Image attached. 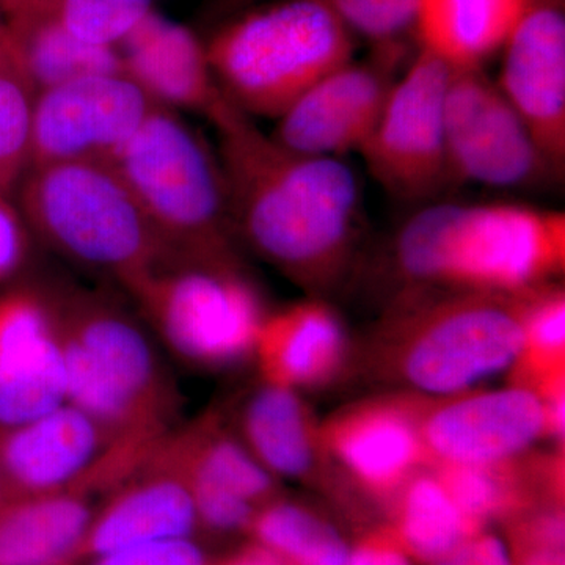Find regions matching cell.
<instances>
[{
    "instance_id": "obj_1",
    "label": "cell",
    "mask_w": 565,
    "mask_h": 565,
    "mask_svg": "<svg viewBox=\"0 0 565 565\" xmlns=\"http://www.w3.org/2000/svg\"><path fill=\"white\" fill-rule=\"evenodd\" d=\"M215 129L234 232L308 296L332 291L363 232L355 172L343 159L286 150L241 110Z\"/></svg>"
},
{
    "instance_id": "obj_2",
    "label": "cell",
    "mask_w": 565,
    "mask_h": 565,
    "mask_svg": "<svg viewBox=\"0 0 565 565\" xmlns=\"http://www.w3.org/2000/svg\"><path fill=\"white\" fill-rule=\"evenodd\" d=\"M394 256L423 288L516 294L565 267V214L522 204H430L397 234Z\"/></svg>"
},
{
    "instance_id": "obj_3",
    "label": "cell",
    "mask_w": 565,
    "mask_h": 565,
    "mask_svg": "<svg viewBox=\"0 0 565 565\" xmlns=\"http://www.w3.org/2000/svg\"><path fill=\"white\" fill-rule=\"evenodd\" d=\"M50 308L68 403L120 441L152 444L169 434L180 397L129 315L88 294L61 297Z\"/></svg>"
},
{
    "instance_id": "obj_4",
    "label": "cell",
    "mask_w": 565,
    "mask_h": 565,
    "mask_svg": "<svg viewBox=\"0 0 565 565\" xmlns=\"http://www.w3.org/2000/svg\"><path fill=\"white\" fill-rule=\"evenodd\" d=\"M440 289L407 294L379 333L382 366L426 397L468 392L511 371L523 348L519 294Z\"/></svg>"
},
{
    "instance_id": "obj_5",
    "label": "cell",
    "mask_w": 565,
    "mask_h": 565,
    "mask_svg": "<svg viewBox=\"0 0 565 565\" xmlns=\"http://www.w3.org/2000/svg\"><path fill=\"white\" fill-rule=\"evenodd\" d=\"M206 54L237 109L278 120L319 81L353 61L355 33L318 0H280L223 28Z\"/></svg>"
},
{
    "instance_id": "obj_6",
    "label": "cell",
    "mask_w": 565,
    "mask_h": 565,
    "mask_svg": "<svg viewBox=\"0 0 565 565\" xmlns=\"http://www.w3.org/2000/svg\"><path fill=\"white\" fill-rule=\"evenodd\" d=\"M125 288L159 337L184 362L218 370L253 355L267 318L236 252L166 247Z\"/></svg>"
},
{
    "instance_id": "obj_7",
    "label": "cell",
    "mask_w": 565,
    "mask_h": 565,
    "mask_svg": "<svg viewBox=\"0 0 565 565\" xmlns=\"http://www.w3.org/2000/svg\"><path fill=\"white\" fill-rule=\"evenodd\" d=\"M109 163L166 247L234 250L221 161L169 107L158 104Z\"/></svg>"
},
{
    "instance_id": "obj_8",
    "label": "cell",
    "mask_w": 565,
    "mask_h": 565,
    "mask_svg": "<svg viewBox=\"0 0 565 565\" xmlns=\"http://www.w3.org/2000/svg\"><path fill=\"white\" fill-rule=\"evenodd\" d=\"M22 206L33 228L74 262L114 275L121 285L166 250L120 174L106 162L32 169Z\"/></svg>"
},
{
    "instance_id": "obj_9",
    "label": "cell",
    "mask_w": 565,
    "mask_h": 565,
    "mask_svg": "<svg viewBox=\"0 0 565 565\" xmlns=\"http://www.w3.org/2000/svg\"><path fill=\"white\" fill-rule=\"evenodd\" d=\"M137 445L147 444L117 440L70 403L32 422L0 427V471L9 500L68 490L107 494L136 465Z\"/></svg>"
},
{
    "instance_id": "obj_10",
    "label": "cell",
    "mask_w": 565,
    "mask_h": 565,
    "mask_svg": "<svg viewBox=\"0 0 565 565\" xmlns=\"http://www.w3.org/2000/svg\"><path fill=\"white\" fill-rule=\"evenodd\" d=\"M449 74L446 63L419 50L394 82L373 134L359 151L374 180L396 199H430L449 181L444 118Z\"/></svg>"
},
{
    "instance_id": "obj_11",
    "label": "cell",
    "mask_w": 565,
    "mask_h": 565,
    "mask_svg": "<svg viewBox=\"0 0 565 565\" xmlns=\"http://www.w3.org/2000/svg\"><path fill=\"white\" fill-rule=\"evenodd\" d=\"M444 118L449 180L512 189L556 178L526 122L484 70H451Z\"/></svg>"
},
{
    "instance_id": "obj_12",
    "label": "cell",
    "mask_w": 565,
    "mask_h": 565,
    "mask_svg": "<svg viewBox=\"0 0 565 565\" xmlns=\"http://www.w3.org/2000/svg\"><path fill=\"white\" fill-rule=\"evenodd\" d=\"M158 104L126 73L93 74L47 88L33 106L29 166L109 163Z\"/></svg>"
},
{
    "instance_id": "obj_13",
    "label": "cell",
    "mask_w": 565,
    "mask_h": 565,
    "mask_svg": "<svg viewBox=\"0 0 565 565\" xmlns=\"http://www.w3.org/2000/svg\"><path fill=\"white\" fill-rule=\"evenodd\" d=\"M418 419L430 465L504 462L546 437L541 397L514 384L441 397L418 394Z\"/></svg>"
},
{
    "instance_id": "obj_14",
    "label": "cell",
    "mask_w": 565,
    "mask_h": 565,
    "mask_svg": "<svg viewBox=\"0 0 565 565\" xmlns=\"http://www.w3.org/2000/svg\"><path fill=\"white\" fill-rule=\"evenodd\" d=\"M321 434L341 479L386 505L430 465L419 433L418 394L345 405L321 422Z\"/></svg>"
},
{
    "instance_id": "obj_15",
    "label": "cell",
    "mask_w": 565,
    "mask_h": 565,
    "mask_svg": "<svg viewBox=\"0 0 565 565\" xmlns=\"http://www.w3.org/2000/svg\"><path fill=\"white\" fill-rule=\"evenodd\" d=\"M501 51L498 87L526 122L559 180L565 167L564 0H526Z\"/></svg>"
},
{
    "instance_id": "obj_16",
    "label": "cell",
    "mask_w": 565,
    "mask_h": 565,
    "mask_svg": "<svg viewBox=\"0 0 565 565\" xmlns=\"http://www.w3.org/2000/svg\"><path fill=\"white\" fill-rule=\"evenodd\" d=\"M163 437L106 494L93 514L74 565L126 546L193 537L200 530L191 490L167 451Z\"/></svg>"
},
{
    "instance_id": "obj_17",
    "label": "cell",
    "mask_w": 565,
    "mask_h": 565,
    "mask_svg": "<svg viewBox=\"0 0 565 565\" xmlns=\"http://www.w3.org/2000/svg\"><path fill=\"white\" fill-rule=\"evenodd\" d=\"M394 82L379 63L351 61L305 93L278 118L270 137L299 154L343 159L373 134Z\"/></svg>"
},
{
    "instance_id": "obj_18",
    "label": "cell",
    "mask_w": 565,
    "mask_h": 565,
    "mask_svg": "<svg viewBox=\"0 0 565 565\" xmlns=\"http://www.w3.org/2000/svg\"><path fill=\"white\" fill-rule=\"evenodd\" d=\"M68 403L65 364L50 303L31 292L0 300V427Z\"/></svg>"
},
{
    "instance_id": "obj_19",
    "label": "cell",
    "mask_w": 565,
    "mask_h": 565,
    "mask_svg": "<svg viewBox=\"0 0 565 565\" xmlns=\"http://www.w3.org/2000/svg\"><path fill=\"white\" fill-rule=\"evenodd\" d=\"M118 44L122 70L156 103L199 111L215 128L239 111L218 87L206 47L182 25L150 11Z\"/></svg>"
},
{
    "instance_id": "obj_20",
    "label": "cell",
    "mask_w": 565,
    "mask_h": 565,
    "mask_svg": "<svg viewBox=\"0 0 565 565\" xmlns=\"http://www.w3.org/2000/svg\"><path fill=\"white\" fill-rule=\"evenodd\" d=\"M264 384L316 390L333 384L351 359V338L340 313L310 296L264 319L255 351Z\"/></svg>"
},
{
    "instance_id": "obj_21",
    "label": "cell",
    "mask_w": 565,
    "mask_h": 565,
    "mask_svg": "<svg viewBox=\"0 0 565 565\" xmlns=\"http://www.w3.org/2000/svg\"><path fill=\"white\" fill-rule=\"evenodd\" d=\"M237 434L275 478L321 486L343 481L327 455L321 422L299 392L264 384L245 401Z\"/></svg>"
},
{
    "instance_id": "obj_22",
    "label": "cell",
    "mask_w": 565,
    "mask_h": 565,
    "mask_svg": "<svg viewBox=\"0 0 565 565\" xmlns=\"http://www.w3.org/2000/svg\"><path fill=\"white\" fill-rule=\"evenodd\" d=\"M167 451L193 494H236L263 508L278 498V479L253 456L239 434L221 415L206 414L184 429L163 437Z\"/></svg>"
},
{
    "instance_id": "obj_23",
    "label": "cell",
    "mask_w": 565,
    "mask_h": 565,
    "mask_svg": "<svg viewBox=\"0 0 565 565\" xmlns=\"http://www.w3.org/2000/svg\"><path fill=\"white\" fill-rule=\"evenodd\" d=\"M95 514L79 490L0 505V565H74Z\"/></svg>"
},
{
    "instance_id": "obj_24",
    "label": "cell",
    "mask_w": 565,
    "mask_h": 565,
    "mask_svg": "<svg viewBox=\"0 0 565 565\" xmlns=\"http://www.w3.org/2000/svg\"><path fill=\"white\" fill-rule=\"evenodd\" d=\"M526 0H415L419 50L451 70L482 68L522 18Z\"/></svg>"
},
{
    "instance_id": "obj_25",
    "label": "cell",
    "mask_w": 565,
    "mask_h": 565,
    "mask_svg": "<svg viewBox=\"0 0 565 565\" xmlns=\"http://www.w3.org/2000/svg\"><path fill=\"white\" fill-rule=\"evenodd\" d=\"M3 25L36 95L93 74L125 73L115 47L85 43L54 18L18 14Z\"/></svg>"
},
{
    "instance_id": "obj_26",
    "label": "cell",
    "mask_w": 565,
    "mask_h": 565,
    "mask_svg": "<svg viewBox=\"0 0 565 565\" xmlns=\"http://www.w3.org/2000/svg\"><path fill=\"white\" fill-rule=\"evenodd\" d=\"M390 509L393 512L390 530L405 553L419 563L433 564L471 535L481 533L460 512L430 467L405 482Z\"/></svg>"
},
{
    "instance_id": "obj_27",
    "label": "cell",
    "mask_w": 565,
    "mask_h": 565,
    "mask_svg": "<svg viewBox=\"0 0 565 565\" xmlns=\"http://www.w3.org/2000/svg\"><path fill=\"white\" fill-rule=\"evenodd\" d=\"M519 294L523 348L512 366V384L535 394L565 381V291L556 281Z\"/></svg>"
},
{
    "instance_id": "obj_28",
    "label": "cell",
    "mask_w": 565,
    "mask_h": 565,
    "mask_svg": "<svg viewBox=\"0 0 565 565\" xmlns=\"http://www.w3.org/2000/svg\"><path fill=\"white\" fill-rule=\"evenodd\" d=\"M248 533L289 565H344L351 546L313 509L275 498L258 509Z\"/></svg>"
},
{
    "instance_id": "obj_29",
    "label": "cell",
    "mask_w": 565,
    "mask_h": 565,
    "mask_svg": "<svg viewBox=\"0 0 565 565\" xmlns=\"http://www.w3.org/2000/svg\"><path fill=\"white\" fill-rule=\"evenodd\" d=\"M152 0H0L6 18L44 14L85 43L114 47L151 11Z\"/></svg>"
},
{
    "instance_id": "obj_30",
    "label": "cell",
    "mask_w": 565,
    "mask_h": 565,
    "mask_svg": "<svg viewBox=\"0 0 565 565\" xmlns=\"http://www.w3.org/2000/svg\"><path fill=\"white\" fill-rule=\"evenodd\" d=\"M35 98L9 32L0 24V196L31 163Z\"/></svg>"
},
{
    "instance_id": "obj_31",
    "label": "cell",
    "mask_w": 565,
    "mask_h": 565,
    "mask_svg": "<svg viewBox=\"0 0 565 565\" xmlns=\"http://www.w3.org/2000/svg\"><path fill=\"white\" fill-rule=\"evenodd\" d=\"M332 10L353 33L393 43L414 29L415 0H318Z\"/></svg>"
},
{
    "instance_id": "obj_32",
    "label": "cell",
    "mask_w": 565,
    "mask_h": 565,
    "mask_svg": "<svg viewBox=\"0 0 565 565\" xmlns=\"http://www.w3.org/2000/svg\"><path fill=\"white\" fill-rule=\"evenodd\" d=\"M193 537L166 539L126 546L88 559L87 565H211Z\"/></svg>"
},
{
    "instance_id": "obj_33",
    "label": "cell",
    "mask_w": 565,
    "mask_h": 565,
    "mask_svg": "<svg viewBox=\"0 0 565 565\" xmlns=\"http://www.w3.org/2000/svg\"><path fill=\"white\" fill-rule=\"evenodd\" d=\"M429 565H514V557L508 544L484 530Z\"/></svg>"
},
{
    "instance_id": "obj_34",
    "label": "cell",
    "mask_w": 565,
    "mask_h": 565,
    "mask_svg": "<svg viewBox=\"0 0 565 565\" xmlns=\"http://www.w3.org/2000/svg\"><path fill=\"white\" fill-rule=\"evenodd\" d=\"M344 565H412V557L405 553L388 527L374 531L351 546Z\"/></svg>"
},
{
    "instance_id": "obj_35",
    "label": "cell",
    "mask_w": 565,
    "mask_h": 565,
    "mask_svg": "<svg viewBox=\"0 0 565 565\" xmlns=\"http://www.w3.org/2000/svg\"><path fill=\"white\" fill-rule=\"evenodd\" d=\"M24 232L13 207L0 196V280L20 267L24 258Z\"/></svg>"
},
{
    "instance_id": "obj_36",
    "label": "cell",
    "mask_w": 565,
    "mask_h": 565,
    "mask_svg": "<svg viewBox=\"0 0 565 565\" xmlns=\"http://www.w3.org/2000/svg\"><path fill=\"white\" fill-rule=\"evenodd\" d=\"M211 565H289L280 556L267 550L266 546L253 544L245 546L232 556Z\"/></svg>"
},
{
    "instance_id": "obj_37",
    "label": "cell",
    "mask_w": 565,
    "mask_h": 565,
    "mask_svg": "<svg viewBox=\"0 0 565 565\" xmlns=\"http://www.w3.org/2000/svg\"><path fill=\"white\" fill-rule=\"evenodd\" d=\"M512 557L514 565H565L564 550H527Z\"/></svg>"
},
{
    "instance_id": "obj_38",
    "label": "cell",
    "mask_w": 565,
    "mask_h": 565,
    "mask_svg": "<svg viewBox=\"0 0 565 565\" xmlns=\"http://www.w3.org/2000/svg\"><path fill=\"white\" fill-rule=\"evenodd\" d=\"M9 501V493H7L6 482H3L2 471H0V505Z\"/></svg>"
}]
</instances>
